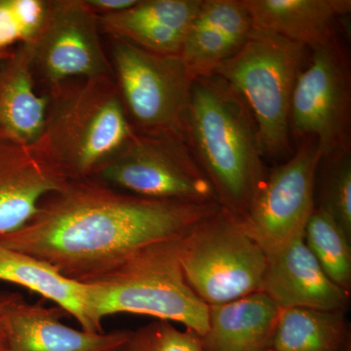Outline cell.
Segmentation results:
<instances>
[{
	"instance_id": "obj_1",
	"label": "cell",
	"mask_w": 351,
	"mask_h": 351,
	"mask_svg": "<svg viewBox=\"0 0 351 351\" xmlns=\"http://www.w3.org/2000/svg\"><path fill=\"white\" fill-rule=\"evenodd\" d=\"M219 209L218 202L152 199L85 178L46 195L24 226L0 235V246L90 283L147 245L186 234Z\"/></svg>"
},
{
	"instance_id": "obj_2",
	"label": "cell",
	"mask_w": 351,
	"mask_h": 351,
	"mask_svg": "<svg viewBox=\"0 0 351 351\" xmlns=\"http://www.w3.org/2000/svg\"><path fill=\"white\" fill-rule=\"evenodd\" d=\"M182 136L221 208L243 218L267 174L255 120L218 75L193 83Z\"/></svg>"
},
{
	"instance_id": "obj_3",
	"label": "cell",
	"mask_w": 351,
	"mask_h": 351,
	"mask_svg": "<svg viewBox=\"0 0 351 351\" xmlns=\"http://www.w3.org/2000/svg\"><path fill=\"white\" fill-rule=\"evenodd\" d=\"M46 96L43 131L32 145L68 181L91 178L134 133L113 76L75 78Z\"/></svg>"
},
{
	"instance_id": "obj_4",
	"label": "cell",
	"mask_w": 351,
	"mask_h": 351,
	"mask_svg": "<svg viewBox=\"0 0 351 351\" xmlns=\"http://www.w3.org/2000/svg\"><path fill=\"white\" fill-rule=\"evenodd\" d=\"M184 235L147 245L90 282L99 319L117 313L141 314L180 323L202 338L209 306L184 278L180 258Z\"/></svg>"
},
{
	"instance_id": "obj_5",
	"label": "cell",
	"mask_w": 351,
	"mask_h": 351,
	"mask_svg": "<svg viewBox=\"0 0 351 351\" xmlns=\"http://www.w3.org/2000/svg\"><path fill=\"white\" fill-rule=\"evenodd\" d=\"M306 49L254 29L241 49L215 73L241 97L250 110L263 156L276 158L290 152L291 98L304 68Z\"/></svg>"
},
{
	"instance_id": "obj_6",
	"label": "cell",
	"mask_w": 351,
	"mask_h": 351,
	"mask_svg": "<svg viewBox=\"0 0 351 351\" xmlns=\"http://www.w3.org/2000/svg\"><path fill=\"white\" fill-rule=\"evenodd\" d=\"M180 258L189 287L208 306L260 291L267 263L242 219L221 207L182 237Z\"/></svg>"
},
{
	"instance_id": "obj_7",
	"label": "cell",
	"mask_w": 351,
	"mask_h": 351,
	"mask_svg": "<svg viewBox=\"0 0 351 351\" xmlns=\"http://www.w3.org/2000/svg\"><path fill=\"white\" fill-rule=\"evenodd\" d=\"M91 178L152 199L218 202L182 134L134 130L123 147Z\"/></svg>"
},
{
	"instance_id": "obj_8",
	"label": "cell",
	"mask_w": 351,
	"mask_h": 351,
	"mask_svg": "<svg viewBox=\"0 0 351 351\" xmlns=\"http://www.w3.org/2000/svg\"><path fill=\"white\" fill-rule=\"evenodd\" d=\"M110 38V64L134 130L182 134L195 82L181 55L143 49Z\"/></svg>"
},
{
	"instance_id": "obj_9",
	"label": "cell",
	"mask_w": 351,
	"mask_h": 351,
	"mask_svg": "<svg viewBox=\"0 0 351 351\" xmlns=\"http://www.w3.org/2000/svg\"><path fill=\"white\" fill-rule=\"evenodd\" d=\"M101 34L100 20L85 0H48L40 29L24 43L39 93L75 78L113 76Z\"/></svg>"
},
{
	"instance_id": "obj_10",
	"label": "cell",
	"mask_w": 351,
	"mask_h": 351,
	"mask_svg": "<svg viewBox=\"0 0 351 351\" xmlns=\"http://www.w3.org/2000/svg\"><path fill=\"white\" fill-rule=\"evenodd\" d=\"M313 51L295 80L289 126L299 141L314 138L325 157L350 149V64L336 36Z\"/></svg>"
},
{
	"instance_id": "obj_11",
	"label": "cell",
	"mask_w": 351,
	"mask_h": 351,
	"mask_svg": "<svg viewBox=\"0 0 351 351\" xmlns=\"http://www.w3.org/2000/svg\"><path fill=\"white\" fill-rule=\"evenodd\" d=\"M322 154L313 138L300 140L297 151L267 175L242 219L267 257L304 237L316 206V176Z\"/></svg>"
},
{
	"instance_id": "obj_12",
	"label": "cell",
	"mask_w": 351,
	"mask_h": 351,
	"mask_svg": "<svg viewBox=\"0 0 351 351\" xmlns=\"http://www.w3.org/2000/svg\"><path fill=\"white\" fill-rule=\"evenodd\" d=\"M60 307L32 304L19 293L0 292V320L8 351H121L129 330L91 332L62 322Z\"/></svg>"
},
{
	"instance_id": "obj_13",
	"label": "cell",
	"mask_w": 351,
	"mask_h": 351,
	"mask_svg": "<svg viewBox=\"0 0 351 351\" xmlns=\"http://www.w3.org/2000/svg\"><path fill=\"white\" fill-rule=\"evenodd\" d=\"M260 291L280 309L345 311L350 295L327 276L304 237L267 257Z\"/></svg>"
},
{
	"instance_id": "obj_14",
	"label": "cell",
	"mask_w": 351,
	"mask_h": 351,
	"mask_svg": "<svg viewBox=\"0 0 351 351\" xmlns=\"http://www.w3.org/2000/svg\"><path fill=\"white\" fill-rule=\"evenodd\" d=\"M253 31L250 14L242 0H202L181 51L193 80L215 75L241 49Z\"/></svg>"
},
{
	"instance_id": "obj_15",
	"label": "cell",
	"mask_w": 351,
	"mask_h": 351,
	"mask_svg": "<svg viewBox=\"0 0 351 351\" xmlns=\"http://www.w3.org/2000/svg\"><path fill=\"white\" fill-rule=\"evenodd\" d=\"M68 182L32 145L0 137V235L24 226L41 200Z\"/></svg>"
},
{
	"instance_id": "obj_16",
	"label": "cell",
	"mask_w": 351,
	"mask_h": 351,
	"mask_svg": "<svg viewBox=\"0 0 351 351\" xmlns=\"http://www.w3.org/2000/svg\"><path fill=\"white\" fill-rule=\"evenodd\" d=\"M202 0H138L130 9L101 16V32L143 49L181 55L182 43Z\"/></svg>"
},
{
	"instance_id": "obj_17",
	"label": "cell",
	"mask_w": 351,
	"mask_h": 351,
	"mask_svg": "<svg viewBox=\"0 0 351 351\" xmlns=\"http://www.w3.org/2000/svg\"><path fill=\"white\" fill-rule=\"evenodd\" d=\"M254 29L316 49L335 38L336 21L350 13V0H242Z\"/></svg>"
},
{
	"instance_id": "obj_18",
	"label": "cell",
	"mask_w": 351,
	"mask_h": 351,
	"mask_svg": "<svg viewBox=\"0 0 351 351\" xmlns=\"http://www.w3.org/2000/svg\"><path fill=\"white\" fill-rule=\"evenodd\" d=\"M281 309L262 292L209 306L204 351H267L271 350Z\"/></svg>"
},
{
	"instance_id": "obj_19",
	"label": "cell",
	"mask_w": 351,
	"mask_h": 351,
	"mask_svg": "<svg viewBox=\"0 0 351 351\" xmlns=\"http://www.w3.org/2000/svg\"><path fill=\"white\" fill-rule=\"evenodd\" d=\"M0 281L16 284L54 302L75 317L84 331L104 332L103 321L95 313L91 285L64 276L40 258L0 246Z\"/></svg>"
},
{
	"instance_id": "obj_20",
	"label": "cell",
	"mask_w": 351,
	"mask_h": 351,
	"mask_svg": "<svg viewBox=\"0 0 351 351\" xmlns=\"http://www.w3.org/2000/svg\"><path fill=\"white\" fill-rule=\"evenodd\" d=\"M47 96L39 93L24 43L0 57V137L34 145L43 131Z\"/></svg>"
},
{
	"instance_id": "obj_21",
	"label": "cell",
	"mask_w": 351,
	"mask_h": 351,
	"mask_svg": "<svg viewBox=\"0 0 351 351\" xmlns=\"http://www.w3.org/2000/svg\"><path fill=\"white\" fill-rule=\"evenodd\" d=\"M348 331L345 311L281 309L272 341V351H343Z\"/></svg>"
},
{
	"instance_id": "obj_22",
	"label": "cell",
	"mask_w": 351,
	"mask_h": 351,
	"mask_svg": "<svg viewBox=\"0 0 351 351\" xmlns=\"http://www.w3.org/2000/svg\"><path fill=\"white\" fill-rule=\"evenodd\" d=\"M304 241L332 282L350 293V239L345 230L315 206L304 228Z\"/></svg>"
},
{
	"instance_id": "obj_23",
	"label": "cell",
	"mask_w": 351,
	"mask_h": 351,
	"mask_svg": "<svg viewBox=\"0 0 351 351\" xmlns=\"http://www.w3.org/2000/svg\"><path fill=\"white\" fill-rule=\"evenodd\" d=\"M318 204L351 239L350 149L322 157L317 176Z\"/></svg>"
},
{
	"instance_id": "obj_24",
	"label": "cell",
	"mask_w": 351,
	"mask_h": 351,
	"mask_svg": "<svg viewBox=\"0 0 351 351\" xmlns=\"http://www.w3.org/2000/svg\"><path fill=\"white\" fill-rule=\"evenodd\" d=\"M121 351H204L201 337L168 321L156 320L131 331Z\"/></svg>"
},
{
	"instance_id": "obj_25",
	"label": "cell",
	"mask_w": 351,
	"mask_h": 351,
	"mask_svg": "<svg viewBox=\"0 0 351 351\" xmlns=\"http://www.w3.org/2000/svg\"><path fill=\"white\" fill-rule=\"evenodd\" d=\"M21 34V43H29L38 34L47 12L48 0H9Z\"/></svg>"
},
{
	"instance_id": "obj_26",
	"label": "cell",
	"mask_w": 351,
	"mask_h": 351,
	"mask_svg": "<svg viewBox=\"0 0 351 351\" xmlns=\"http://www.w3.org/2000/svg\"><path fill=\"white\" fill-rule=\"evenodd\" d=\"M21 43V34L9 0H0V53Z\"/></svg>"
},
{
	"instance_id": "obj_27",
	"label": "cell",
	"mask_w": 351,
	"mask_h": 351,
	"mask_svg": "<svg viewBox=\"0 0 351 351\" xmlns=\"http://www.w3.org/2000/svg\"><path fill=\"white\" fill-rule=\"evenodd\" d=\"M89 8L98 17L113 15L130 9L136 5L138 0H85Z\"/></svg>"
},
{
	"instance_id": "obj_28",
	"label": "cell",
	"mask_w": 351,
	"mask_h": 351,
	"mask_svg": "<svg viewBox=\"0 0 351 351\" xmlns=\"http://www.w3.org/2000/svg\"><path fill=\"white\" fill-rule=\"evenodd\" d=\"M5 346H6L5 331H4L3 325H2L1 320H0V348H5Z\"/></svg>"
},
{
	"instance_id": "obj_29",
	"label": "cell",
	"mask_w": 351,
	"mask_h": 351,
	"mask_svg": "<svg viewBox=\"0 0 351 351\" xmlns=\"http://www.w3.org/2000/svg\"><path fill=\"white\" fill-rule=\"evenodd\" d=\"M343 351H351L350 350V346L348 345V346H346V348H345V350H343Z\"/></svg>"
},
{
	"instance_id": "obj_30",
	"label": "cell",
	"mask_w": 351,
	"mask_h": 351,
	"mask_svg": "<svg viewBox=\"0 0 351 351\" xmlns=\"http://www.w3.org/2000/svg\"><path fill=\"white\" fill-rule=\"evenodd\" d=\"M0 351H8L5 348H0Z\"/></svg>"
},
{
	"instance_id": "obj_31",
	"label": "cell",
	"mask_w": 351,
	"mask_h": 351,
	"mask_svg": "<svg viewBox=\"0 0 351 351\" xmlns=\"http://www.w3.org/2000/svg\"><path fill=\"white\" fill-rule=\"evenodd\" d=\"M5 52H6V51H5ZM5 52L0 53V57H1V56H2V55H3V54H4V53H5Z\"/></svg>"
},
{
	"instance_id": "obj_32",
	"label": "cell",
	"mask_w": 351,
	"mask_h": 351,
	"mask_svg": "<svg viewBox=\"0 0 351 351\" xmlns=\"http://www.w3.org/2000/svg\"><path fill=\"white\" fill-rule=\"evenodd\" d=\"M267 351H272L271 350H267Z\"/></svg>"
}]
</instances>
